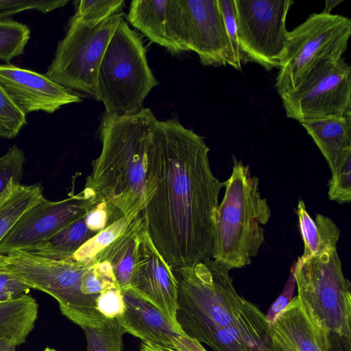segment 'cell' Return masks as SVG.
Masks as SVG:
<instances>
[{"label": "cell", "instance_id": "cell-32", "mask_svg": "<svg viewBox=\"0 0 351 351\" xmlns=\"http://www.w3.org/2000/svg\"><path fill=\"white\" fill-rule=\"evenodd\" d=\"M26 124V114L16 107L0 85V137L15 138Z\"/></svg>", "mask_w": 351, "mask_h": 351}, {"label": "cell", "instance_id": "cell-2", "mask_svg": "<svg viewBox=\"0 0 351 351\" xmlns=\"http://www.w3.org/2000/svg\"><path fill=\"white\" fill-rule=\"evenodd\" d=\"M156 120L145 108L130 115L104 112L98 130L101 150L82 191L92 205L106 202L130 218L142 213L147 149Z\"/></svg>", "mask_w": 351, "mask_h": 351}, {"label": "cell", "instance_id": "cell-44", "mask_svg": "<svg viewBox=\"0 0 351 351\" xmlns=\"http://www.w3.org/2000/svg\"><path fill=\"white\" fill-rule=\"evenodd\" d=\"M0 272H1V271H0Z\"/></svg>", "mask_w": 351, "mask_h": 351}, {"label": "cell", "instance_id": "cell-14", "mask_svg": "<svg viewBox=\"0 0 351 351\" xmlns=\"http://www.w3.org/2000/svg\"><path fill=\"white\" fill-rule=\"evenodd\" d=\"M0 85L25 114L53 113L62 106L78 103L80 96L51 80L45 74L12 64H0Z\"/></svg>", "mask_w": 351, "mask_h": 351}, {"label": "cell", "instance_id": "cell-23", "mask_svg": "<svg viewBox=\"0 0 351 351\" xmlns=\"http://www.w3.org/2000/svg\"><path fill=\"white\" fill-rule=\"evenodd\" d=\"M167 0H133L130 3L128 20L149 40L165 47L172 54L166 35Z\"/></svg>", "mask_w": 351, "mask_h": 351}, {"label": "cell", "instance_id": "cell-42", "mask_svg": "<svg viewBox=\"0 0 351 351\" xmlns=\"http://www.w3.org/2000/svg\"><path fill=\"white\" fill-rule=\"evenodd\" d=\"M43 351H57L55 349L47 347Z\"/></svg>", "mask_w": 351, "mask_h": 351}, {"label": "cell", "instance_id": "cell-19", "mask_svg": "<svg viewBox=\"0 0 351 351\" xmlns=\"http://www.w3.org/2000/svg\"><path fill=\"white\" fill-rule=\"evenodd\" d=\"M300 123L320 150L330 169L351 150V114Z\"/></svg>", "mask_w": 351, "mask_h": 351}, {"label": "cell", "instance_id": "cell-28", "mask_svg": "<svg viewBox=\"0 0 351 351\" xmlns=\"http://www.w3.org/2000/svg\"><path fill=\"white\" fill-rule=\"evenodd\" d=\"M88 351H121L125 333L118 319H107L98 327L83 328Z\"/></svg>", "mask_w": 351, "mask_h": 351}, {"label": "cell", "instance_id": "cell-1", "mask_svg": "<svg viewBox=\"0 0 351 351\" xmlns=\"http://www.w3.org/2000/svg\"><path fill=\"white\" fill-rule=\"evenodd\" d=\"M203 137L178 119L156 120L147 149V233L172 268L211 258L214 216L224 186L212 171Z\"/></svg>", "mask_w": 351, "mask_h": 351}, {"label": "cell", "instance_id": "cell-21", "mask_svg": "<svg viewBox=\"0 0 351 351\" xmlns=\"http://www.w3.org/2000/svg\"><path fill=\"white\" fill-rule=\"evenodd\" d=\"M297 215L304 244V253L299 257L300 259L305 260L324 253L337 251L336 245L340 230L331 219L318 214L314 221L308 213L302 199L298 202Z\"/></svg>", "mask_w": 351, "mask_h": 351}, {"label": "cell", "instance_id": "cell-40", "mask_svg": "<svg viewBox=\"0 0 351 351\" xmlns=\"http://www.w3.org/2000/svg\"><path fill=\"white\" fill-rule=\"evenodd\" d=\"M342 1V0H326L325 2V8L322 12L325 14H330L331 10L337 5L340 4Z\"/></svg>", "mask_w": 351, "mask_h": 351}, {"label": "cell", "instance_id": "cell-17", "mask_svg": "<svg viewBox=\"0 0 351 351\" xmlns=\"http://www.w3.org/2000/svg\"><path fill=\"white\" fill-rule=\"evenodd\" d=\"M123 292L124 311L119 321L125 332L142 341L172 348L184 332L160 308L132 289Z\"/></svg>", "mask_w": 351, "mask_h": 351}, {"label": "cell", "instance_id": "cell-10", "mask_svg": "<svg viewBox=\"0 0 351 351\" xmlns=\"http://www.w3.org/2000/svg\"><path fill=\"white\" fill-rule=\"evenodd\" d=\"M166 35L172 55L191 51L204 66L233 67L218 0H167Z\"/></svg>", "mask_w": 351, "mask_h": 351}, {"label": "cell", "instance_id": "cell-43", "mask_svg": "<svg viewBox=\"0 0 351 351\" xmlns=\"http://www.w3.org/2000/svg\"><path fill=\"white\" fill-rule=\"evenodd\" d=\"M263 351H272L270 348V346L265 349Z\"/></svg>", "mask_w": 351, "mask_h": 351}, {"label": "cell", "instance_id": "cell-37", "mask_svg": "<svg viewBox=\"0 0 351 351\" xmlns=\"http://www.w3.org/2000/svg\"><path fill=\"white\" fill-rule=\"evenodd\" d=\"M30 287L14 275L5 272H0V292L18 298L27 294Z\"/></svg>", "mask_w": 351, "mask_h": 351}, {"label": "cell", "instance_id": "cell-15", "mask_svg": "<svg viewBox=\"0 0 351 351\" xmlns=\"http://www.w3.org/2000/svg\"><path fill=\"white\" fill-rule=\"evenodd\" d=\"M178 324V285L173 269L152 243L146 224L141 232L132 287Z\"/></svg>", "mask_w": 351, "mask_h": 351}, {"label": "cell", "instance_id": "cell-31", "mask_svg": "<svg viewBox=\"0 0 351 351\" xmlns=\"http://www.w3.org/2000/svg\"><path fill=\"white\" fill-rule=\"evenodd\" d=\"M74 16L87 22H98L123 11L124 0H80L74 1Z\"/></svg>", "mask_w": 351, "mask_h": 351}, {"label": "cell", "instance_id": "cell-35", "mask_svg": "<svg viewBox=\"0 0 351 351\" xmlns=\"http://www.w3.org/2000/svg\"><path fill=\"white\" fill-rule=\"evenodd\" d=\"M97 311L106 319H119L124 311L123 292L119 287L102 292L96 300Z\"/></svg>", "mask_w": 351, "mask_h": 351}, {"label": "cell", "instance_id": "cell-11", "mask_svg": "<svg viewBox=\"0 0 351 351\" xmlns=\"http://www.w3.org/2000/svg\"><path fill=\"white\" fill-rule=\"evenodd\" d=\"M280 97L287 117L300 123L350 114L351 67L343 58L324 62Z\"/></svg>", "mask_w": 351, "mask_h": 351}, {"label": "cell", "instance_id": "cell-34", "mask_svg": "<svg viewBox=\"0 0 351 351\" xmlns=\"http://www.w3.org/2000/svg\"><path fill=\"white\" fill-rule=\"evenodd\" d=\"M68 3L67 0H0V19L10 18L29 10H36L45 14Z\"/></svg>", "mask_w": 351, "mask_h": 351}, {"label": "cell", "instance_id": "cell-39", "mask_svg": "<svg viewBox=\"0 0 351 351\" xmlns=\"http://www.w3.org/2000/svg\"><path fill=\"white\" fill-rule=\"evenodd\" d=\"M17 345L5 337H0V351H16Z\"/></svg>", "mask_w": 351, "mask_h": 351}, {"label": "cell", "instance_id": "cell-16", "mask_svg": "<svg viewBox=\"0 0 351 351\" xmlns=\"http://www.w3.org/2000/svg\"><path fill=\"white\" fill-rule=\"evenodd\" d=\"M269 341L272 351H330L329 336L317 325L293 297L269 324Z\"/></svg>", "mask_w": 351, "mask_h": 351}, {"label": "cell", "instance_id": "cell-26", "mask_svg": "<svg viewBox=\"0 0 351 351\" xmlns=\"http://www.w3.org/2000/svg\"><path fill=\"white\" fill-rule=\"evenodd\" d=\"M30 38V29L11 18L0 19V60L10 61L24 53Z\"/></svg>", "mask_w": 351, "mask_h": 351}, {"label": "cell", "instance_id": "cell-4", "mask_svg": "<svg viewBox=\"0 0 351 351\" xmlns=\"http://www.w3.org/2000/svg\"><path fill=\"white\" fill-rule=\"evenodd\" d=\"M224 186L214 216L211 258L230 271L250 265L257 255L271 210L261 197L258 178L234 157L232 174Z\"/></svg>", "mask_w": 351, "mask_h": 351}, {"label": "cell", "instance_id": "cell-36", "mask_svg": "<svg viewBox=\"0 0 351 351\" xmlns=\"http://www.w3.org/2000/svg\"><path fill=\"white\" fill-rule=\"evenodd\" d=\"M295 287V280L294 278L292 268L291 269L290 276L283 291L276 300L265 315L269 322H271L280 311H282L291 300L292 295Z\"/></svg>", "mask_w": 351, "mask_h": 351}, {"label": "cell", "instance_id": "cell-29", "mask_svg": "<svg viewBox=\"0 0 351 351\" xmlns=\"http://www.w3.org/2000/svg\"><path fill=\"white\" fill-rule=\"evenodd\" d=\"M25 160L23 152L16 145L0 156V202L21 184Z\"/></svg>", "mask_w": 351, "mask_h": 351}, {"label": "cell", "instance_id": "cell-20", "mask_svg": "<svg viewBox=\"0 0 351 351\" xmlns=\"http://www.w3.org/2000/svg\"><path fill=\"white\" fill-rule=\"evenodd\" d=\"M176 320L186 335L215 351H253L238 335L213 325L180 303Z\"/></svg>", "mask_w": 351, "mask_h": 351}, {"label": "cell", "instance_id": "cell-41", "mask_svg": "<svg viewBox=\"0 0 351 351\" xmlns=\"http://www.w3.org/2000/svg\"><path fill=\"white\" fill-rule=\"evenodd\" d=\"M144 351H173L171 348H165L159 345L151 343L149 344Z\"/></svg>", "mask_w": 351, "mask_h": 351}, {"label": "cell", "instance_id": "cell-33", "mask_svg": "<svg viewBox=\"0 0 351 351\" xmlns=\"http://www.w3.org/2000/svg\"><path fill=\"white\" fill-rule=\"evenodd\" d=\"M228 38L230 44L233 59V68L242 70V64L247 62L240 49L234 0H218Z\"/></svg>", "mask_w": 351, "mask_h": 351}, {"label": "cell", "instance_id": "cell-18", "mask_svg": "<svg viewBox=\"0 0 351 351\" xmlns=\"http://www.w3.org/2000/svg\"><path fill=\"white\" fill-rule=\"evenodd\" d=\"M145 226V219L141 213L97 257V260L110 263L122 291L132 287L140 237Z\"/></svg>", "mask_w": 351, "mask_h": 351}, {"label": "cell", "instance_id": "cell-30", "mask_svg": "<svg viewBox=\"0 0 351 351\" xmlns=\"http://www.w3.org/2000/svg\"><path fill=\"white\" fill-rule=\"evenodd\" d=\"M328 197L340 204L351 200V150L348 151L331 169Z\"/></svg>", "mask_w": 351, "mask_h": 351}, {"label": "cell", "instance_id": "cell-12", "mask_svg": "<svg viewBox=\"0 0 351 351\" xmlns=\"http://www.w3.org/2000/svg\"><path fill=\"white\" fill-rule=\"evenodd\" d=\"M238 40L247 62L266 71L278 68L288 30L292 0H234Z\"/></svg>", "mask_w": 351, "mask_h": 351}, {"label": "cell", "instance_id": "cell-6", "mask_svg": "<svg viewBox=\"0 0 351 351\" xmlns=\"http://www.w3.org/2000/svg\"><path fill=\"white\" fill-rule=\"evenodd\" d=\"M157 85L140 35L123 18L99 66L98 101H102L106 112L134 114L143 108L145 98Z\"/></svg>", "mask_w": 351, "mask_h": 351}, {"label": "cell", "instance_id": "cell-7", "mask_svg": "<svg viewBox=\"0 0 351 351\" xmlns=\"http://www.w3.org/2000/svg\"><path fill=\"white\" fill-rule=\"evenodd\" d=\"M291 268L296 296L317 326L330 341L337 337L350 346L351 287L337 251L298 258Z\"/></svg>", "mask_w": 351, "mask_h": 351}, {"label": "cell", "instance_id": "cell-9", "mask_svg": "<svg viewBox=\"0 0 351 351\" xmlns=\"http://www.w3.org/2000/svg\"><path fill=\"white\" fill-rule=\"evenodd\" d=\"M123 12L98 22L71 17L64 37L58 41L45 75L53 82L77 94L98 101L97 75L109 41Z\"/></svg>", "mask_w": 351, "mask_h": 351}, {"label": "cell", "instance_id": "cell-27", "mask_svg": "<svg viewBox=\"0 0 351 351\" xmlns=\"http://www.w3.org/2000/svg\"><path fill=\"white\" fill-rule=\"evenodd\" d=\"M134 219L123 217L110 224L84 243L72 257L76 261L88 263L97 261L101 252L119 237Z\"/></svg>", "mask_w": 351, "mask_h": 351}, {"label": "cell", "instance_id": "cell-13", "mask_svg": "<svg viewBox=\"0 0 351 351\" xmlns=\"http://www.w3.org/2000/svg\"><path fill=\"white\" fill-rule=\"evenodd\" d=\"M92 206L83 193L59 201L43 197L24 213L0 241V256L46 241Z\"/></svg>", "mask_w": 351, "mask_h": 351}, {"label": "cell", "instance_id": "cell-22", "mask_svg": "<svg viewBox=\"0 0 351 351\" xmlns=\"http://www.w3.org/2000/svg\"><path fill=\"white\" fill-rule=\"evenodd\" d=\"M38 315V304L30 295L0 302V337L10 339L17 346L24 343Z\"/></svg>", "mask_w": 351, "mask_h": 351}, {"label": "cell", "instance_id": "cell-5", "mask_svg": "<svg viewBox=\"0 0 351 351\" xmlns=\"http://www.w3.org/2000/svg\"><path fill=\"white\" fill-rule=\"evenodd\" d=\"M93 263L72 256L54 258L21 250L0 256V271L52 296L61 313L82 329L100 326L107 320L97 311L96 301L82 292L84 275Z\"/></svg>", "mask_w": 351, "mask_h": 351}, {"label": "cell", "instance_id": "cell-8", "mask_svg": "<svg viewBox=\"0 0 351 351\" xmlns=\"http://www.w3.org/2000/svg\"><path fill=\"white\" fill-rule=\"evenodd\" d=\"M351 35V20L313 13L288 32L275 87L280 95L298 87L319 64L342 58Z\"/></svg>", "mask_w": 351, "mask_h": 351}, {"label": "cell", "instance_id": "cell-24", "mask_svg": "<svg viewBox=\"0 0 351 351\" xmlns=\"http://www.w3.org/2000/svg\"><path fill=\"white\" fill-rule=\"evenodd\" d=\"M86 211L46 241L24 251L54 258L72 256L84 243L95 235L86 224Z\"/></svg>", "mask_w": 351, "mask_h": 351}, {"label": "cell", "instance_id": "cell-38", "mask_svg": "<svg viewBox=\"0 0 351 351\" xmlns=\"http://www.w3.org/2000/svg\"><path fill=\"white\" fill-rule=\"evenodd\" d=\"M173 351H206L200 343L182 335L173 343Z\"/></svg>", "mask_w": 351, "mask_h": 351}, {"label": "cell", "instance_id": "cell-25", "mask_svg": "<svg viewBox=\"0 0 351 351\" xmlns=\"http://www.w3.org/2000/svg\"><path fill=\"white\" fill-rule=\"evenodd\" d=\"M40 183L16 186L0 202V241L18 219L43 197Z\"/></svg>", "mask_w": 351, "mask_h": 351}, {"label": "cell", "instance_id": "cell-3", "mask_svg": "<svg viewBox=\"0 0 351 351\" xmlns=\"http://www.w3.org/2000/svg\"><path fill=\"white\" fill-rule=\"evenodd\" d=\"M173 271L178 285V303L238 335L253 351L269 346L266 315L237 293L228 268L209 258Z\"/></svg>", "mask_w": 351, "mask_h": 351}]
</instances>
